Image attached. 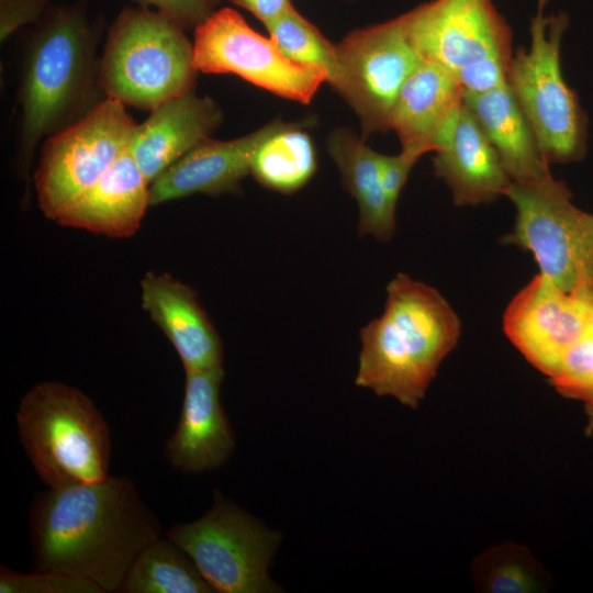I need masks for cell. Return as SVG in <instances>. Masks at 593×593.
Masks as SVG:
<instances>
[{
	"mask_svg": "<svg viewBox=\"0 0 593 593\" xmlns=\"http://www.w3.org/2000/svg\"><path fill=\"white\" fill-rule=\"evenodd\" d=\"M34 571H52L119 592L136 557L161 537L135 483L112 477L37 492L29 512Z\"/></svg>",
	"mask_w": 593,
	"mask_h": 593,
	"instance_id": "cell-1",
	"label": "cell"
},
{
	"mask_svg": "<svg viewBox=\"0 0 593 593\" xmlns=\"http://www.w3.org/2000/svg\"><path fill=\"white\" fill-rule=\"evenodd\" d=\"M359 336L356 385L416 409L456 347L460 321L436 289L400 272L387 286L382 314Z\"/></svg>",
	"mask_w": 593,
	"mask_h": 593,
	"instance_id": "cell-2",
	"label": "cell"
},
{
	"mask_svg": "<svg viewBox=\"0 0 593 593\" xmlns=\"http://www.w3.org/2000/svg\"><path fill=\"white\" fill-rule=\"evenodd\" d=\"M96 37L83 10L55 8L33 34L19 89V166L26 174L41 142L87 114L98 85Z\"/></svg>",
	"mask_w": 593,
	"mask_h": 593,
	"instance_id": "cell-3",
	"label": "cell"
},
{
	"mask_svg": "<svg viewBox=\"0 0 593 593\" xmlns=\"http://www.w3.org/2000/svg\"><path fill=\"white\" fill-rule=\"evenodd\" d=\"M15 419L23 449L47 488L91 484L110 475L108 423L80 390L37 383L21 399Z\"/></svg>",
	"mask_w": 593,
	"mask_h": 593,
	"instance_id": "cell-4",
	"label": "cell"
},
{
	"mask_svg": "<svg viewBox=\"0 0 593 593\" xmlns=\"http://www.w3.org/2000/svg\"><path fill=\"white\" fill-rule=\"evenodd\" d=\"M184 30L157 10L123 9L98 60V85L104 98L150 112L193 90L199 71Z\"/></svg>",
	"mask_w": 593,
	"mask_h": 593,
	"instance_id": "cell-5",
	"label": "cell"
},
{
	"mask_svg": "<svg viewBox=\"0 0 593 593\" xmlns=\"http://www.w3.org/2000/svg\"><path fill=\"white\" fill-rule=\"evenodd\" d=\"M516 222L506 236L533 254L541 275L568 293L593 290V215L571 202L567 187L551 175L534 181H511L505 194Z\"/></svg>",
	"mask_w": 593,
	"mask_h": 593,
	"instance_id": "cell-6",
	"label": "cell"
},
{
	"mask_svg": "<svg viewBox=\"0 0 593 593\" xmlns=\"http://www.w3.org/2000/svg\"><path fill=\"white\" fill-rule=\"evenodd\" d=\"M567 24L564 14L546 16L538 10L530 22V46L518 49L506 74V83L548 164L578 159L584 148L582 114L560 67Z\"/></svg>",
	"mask_w": 593,
	"mask_h": 593,
	"instance_id": "cell-7",
	"label": "cell"
},
{
	"mask_svg": "<svg viewBox=\"0 0 593 593\" xmlns=\"http://www.w3.org/2000/svg\"><path fill=\"white\" fill-rule=\"evenodd\" d=\"M193 560L214 592H278L269 567L281 535L266 527L219 491L200 518L176 524L165 534Z\"/></svg>",
	"mask_w": 593,
	"mask_h": 593,
	"instance_id": "cell-8",
	"label": "cell"
},
{
	"mask_svg": "<svg viewBox=\"0 0 593 593\" xmlns=\"http://www.w3.org/2000/svg\"><path fill=\"white\" fill-rule=\"evenodd\" d=\"M136 127L125 104L104 98L82 118L47 137L34 172L44 215L56 221L92 187L130 149Z\"/></svg>",
	"mask_w": 593,
	"mask_h": 593,
	"instance_id": "cell-9",
	"label": "cell"
},
{
	"mask_svg": "<svg viewBox=\"0 0 593 593\" xmlns=\"http://www.w3.org/2000/svg\"><path fill=\"white\" fill-rule=\"evenodd\" d=\"M332 87L359 118L362 138L390 130L401 87L423 60L414 48L404 13L349 33L338 45Z\"/></svg>",
	"mask_w": 593,
	"mask_h": 593,
	"instance_id": "cell-10",
	"label": "cell"
},
{
	"mask_svg": "<svg viewBox=\"0 0 593 593\" xmlns=\"http://www.w3.org/2000/svg\"><path fill=\"white\" fill-rule=\"evenodd\" d=\"M193 60L199 72L232 74L292 101L309 103L327 75L292 61L269 37L231 8L213 11L194 29Z\"/></svg>",
	"mask_w": 593,
	"mask_h": 593,
	"instance_id": "cell-11",
	"label": "cell"
},
{
	"mask_svg": "<svg viewBox=\"0 0 593 593\" xmlns=\"http://www.w3.org/2000/svg\"><path fill=\"white\" fill-rule=\"evenodd\" d=\"M422 59L454 76L483 59H512L511 27L491 0H433L404 13Z\"/></svg>",
	"mask_w": 593,
	"mask_h": 593,
	"instance_id": "cell-12",
	"label": "cell"
},
{
	"mask_svg": "<svg viewBox=\"0 0 593 593\" xmlns=\"http://www.w3.org/2000/svg\"><path fill=\"white\" fill-rule=\"evenodd\" d=\"M592 321L593 290L568 293L538 273L507 305L503 329L525 359L548 376Z\"/></svg>",
	"mask_w": 593,
	"mask_h": 593,
	"instance_id": "cell-13",
	"label": "cell"
},
{
	"mask_svg": "<svg viewBox=\"0 0 593 593\" xmlns=\"http://www.w3.org/2000/svg\"><path fill=\"white\" fill-rule=\"evenodd\" d=\"M223 367L186 372L179 419L165 446L170 466L188 474L217 469L235 449V437L220 400Z\"/></svg>",
	"mask_w": 593,
	"mask_h": 593,
	"instance_id": "cell-14",
	"label": "cell"
},
{
	"mask_svg": "<svg viewBox=\"0 0 593 593\" xmlns=\"http://www.w3.org/2000/svg\"><path fill=\"white\" fill-rule=\"evenodd\" d=\"M463 96L451 72L423 59L404 81L390 114L389 127L402 150L418 157L437 152L456 125Z\"/></svg>",
	"mask_w": 593,
	"mask_h": 593,
	"instance_id": "cell-15",
	"label": "cell"
},
{
	"mask_svg": "<svg viewBox=\"0 0 593 593\" xmlns=\"http://www.w3.org/2000/svg\"><path fill=\"white\" fill-rule=\"evenodd\" d=\"M283 124L276 120L245 136L208 138L172 164L150 183V205L192 194L236 192L250 174L253 156L261 142Z\"/></svg>",
	"mask_w": 593,
	"mask_h": 593,
	"instance_id": "cell-16",
	"label": "cell"
},
{
	"mask_svg": "<svg viewBox=\"0 0 593 593\" xmlns=\"http://www.w3.org/2000/svg\"><path fill=\"white\" fill-rule=\"evenodd\" d=\"M142 305L167 336L186 372L223 367L221 338L191 287L168 273L141 280Z\"/></svg>",
	"mask_w": 593,
	"mask_h": 593,
	"instance_id": "cell-17",
	"label": "cell"
},
{
	"mask_svg": "<svg viewBox=\"0 0 593 593\" xmlns=\"http://www.w3.org/2000/svg\"><path fill=\"white\" fill-rule=\"evenodd\" d=\"M223 113L193 90L174 97L137 124L130 153L149 183L202 142L211 138Z\"/></svg>",
	"mask_w": 593,
	"mask_h": 593,
	"instance_id": "cell-18",
	"label": "cell"
},
{
	"mask_svg": "<svg viewBox=\"0 0 593 593\" xmlns=\"http://www.w3.org/2000/svg\"><path fill=\"white\" fill-rule=\"evenodd\" d=\"M149 188L128 149L56 222L109 237L132 236L150 205Z\"/></svg>",
	"mask_w": 593,
	"mask_h": 593,
	"instance_id": "cell-19",
	"label": "cell"
},
{
	"mask_svg": "<svg viewBox=\"0 0 593 593\" xmlns=\"http://www.w3.org/2000/svg\"><path fill=\"white\" fill-rule=\"evenodd\" d=\"M435 154L434 171L450 188L458 206L491 202L504 195L511 183L496 150L465 102L450 136Z\"/></svg>",
	"mask_w": 593,
	"mask_h": 593,
	"instance_id": "cell-20",
	"label": "cell"
},
{
	"mask_svg": "<svg viewBox=\"0 0 593 593\" xmlns=\"http://www.w3.org/2000/svg\"><path fill=\"white\" fill-rule=\"evenodd\" d=\"M463 102L511 181L527 182L550 175L536 135L507 83L482 93H465Z\"/></svg>",
	"mask_w": 593,
	"mask_h": 593,
	"instance_id": "cell-21",
	"label": "cell"
},
{
	"mask_svg": "<svg viewBox=\"0 0 593 593\" xmlns=\"http://www.w3.org/2000/svg\"><path fill=\"white\" fill-rule=\"evenodd\" d=\"M347 191L359 208L358 233L380 242L390 240L395 232V206L390 202L381 180L380 154L346 128L333 131L326 143Z\"/></svg>",
	"mask_w": 593,
	"mask_h": 593,
	"instance_id": "cell-22",
	"label": "cell"
},
{
	"mask_svg": "<svg viewBox=\"0 0 593 593\" xmlns=\"http://www.w3.org/2000/svg\"><path fill=\"white\" fill-rule=\"evenodd\" d=\"M316 167L311 136L298 123H283L256 149L250 175L267 189L292 193L311 180Z\"/></svg>",
	"mask_w": 593,
	"mask_h": 593,
	"instance_id": "cell-23",
	"label": "cell"
},
{
	"mask_svg": "<svg viewBox=\"0 0 593 593\" xmlns=\"http://www.w3.org/2000/svg\"><path fill=\"white\" fill-rule=\"evenodd\" d=\"M122 593H211L189 555L165 536L134 560L120 588Z\"/></svg>",
	"mask_w": 593,
	"mask_h": 593,
	"instance_id": "cell-24",
	"label": "cell"
},
{
	"mask_svg": "<svg viewBox=\"0 0 593 593\" xmlns=\"http://www.w3.org/2000/svg\"><path fill=\"white\" fill-rule=\"evenodd\" d=\"M477 591L488 593H534L547 589L549 577L525 546L504 542L472 562Z\"/></svg>",
	"mask_w": 593,
	"mask_h": 593,
	"instance_id": "cell-25",
	"label": "cell"
},
{
	"mask_svg": "<svg viewBox=\"0 0 593 593\" xmlns=\"http://www.w3.org/2000/svg\"><path fill=\"white\" fill-rule=\"evenodd\" d=\"M278 48L294 63L313 66L327 75L333 85L337 76L336 45L294 8L266 25Z\"/></svg>",
	"mask_w": 593,
	"mask_h": 593,
	"instance_id": "cell-26",
	"label": "cell"
},
{
	"mask_svg": "<svg viewBox=\"0 0 593 593\" xmlns=\"http://www.w3.org/2000/svg\"><path fill=\"white\" fill-rule=\"evenodd\" d=\"M563 396L580 400L588 416L585 433H593V322L588 333L560 358L548 374Z\"/></svg>",
	"mask_w": 593,
	"mask_h": 593,
	"instance_id": "cell-27",
	"label": "cell"
},
{
	"mask_svg": "<svg viewBox=\"0 0 593 593\" xmlns=\"http://www.w3.org/2000/svg\"><path fill=\"white\" fill-rule=\"evenodd\" d=\"M0 593H103L92 582L52 571L24 574L0 567Z\"/></svg>",
	"mask_w": 593,
	"mask_h": 593,
	"instance_id": "cell-28",
	"label": "cell"
},
{
	"mask_svg": "<svg viewBox=\"0 0 593 593\" xmlns=\"http://www.w3.org/2000/svg\"><path fill=\"white\" fill-rule=\"evenodd\" d=\"M139 7L154 8L174 19L183 29L198 26L214 10L216 0H133Z\"/></svg>",
	"mask_w": 593,
	"mask_h": 593,
	"instance_id": "cell-29",
	"label": "cell"
},
{
	"mask_svg": "<svg viewBox=\"0 0 593 593\" xmlns=\"http://www.w3.org/2000/svg\"><path fill=\"white\" fill-rule=\"evenodd\" d=\"M52 0H0V40L7 41L19 29L36 22Z\"/></svg>",
	"mask_w": 593,
	"mask_h": 593,
	"instance_id": "cell-30",
	"label": "cell"
},
{
	"mask_svg": "<svg viewBox=\"0 0 593 593\" xmlns=\"http://www.w3.org/2000/svg\"><path fill=\"white\" fill-rule=\"evenodd\" d=\"M418 156L406 150H401L398 155L380 154V172L384 191L390 202L396 206L399 195L406 182L410 171Z\"/></svg>",
	"mask_w": 593,
	"mask_h": 593,
	"instance_id": "cell-31",
	"label": "cell"
},
{
	"mask_svg": "<svg viewBox=\"0 0 593 593\" xmlns=\"http://www.w3.org/2000/svg\"><path fill=\"white\" fill-rule=\"evenodd\" d=\"M251 12L265 26L294 7L290 0H228Z\"/></svg>",
	"mask_w": 593,
	"mask_h": 593,
	"instance_id": "cell-32",
	"label": "cell"
},
{
	"mask_svg": "<svg viewBox=\"0 0 593 593\" xmlns=\"http://www.w3.org/2000/svg\"><path fill=\"white\" fill-rule=\"evenodd\" d=\"M547 0H538V9L544 10L546 5Z\"/></svg>",
	"mask_w": 593,
	"mask_h": 593,
	"instance_id": "cell-33",
	"label": "cell"
}]
</instances>
